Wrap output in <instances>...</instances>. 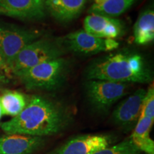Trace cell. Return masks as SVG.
Instances as JSON below:
<instances>
[{
    "label": "cell",
    "mask_w": 154,
    "mask_h": 154,
    "mask_svg": "<svg viewBox=\"0 0 154 154\" xmlns=\"http://www.w3.org/2000/svg\"><path fill=\"white\" fill-rule=\"evenodd\" d=\"M39 36L36 31L16 26H0V54L6 68L9 66L19 51Z\"/></svg>",
    "instance_id": "6"
},
{
    "label": "cell",
    "mask_w": 154,
    "mask_h": 154,
    "mask_svg": "<svg viewBox=\"0 0 154 154\" xmlns=\"http://www.w3.org/2000/svg\"><path fill=\"white\" fill-rule=\"evenodd\" d=\"M68 113L59 103L39 96H33L22 112L0 127L5 134L43 136L57 134L69 124Z\"/></svg>",
    "instance_id": "1"
},
{
    "label": "cell",
    "mask_w": 154,
    "mask_h": 154,
    "mask_svg": "<svg viewBox=\"0 0 154 154\" xmlns=\"http://www.w3.org/2000/svg\"><path fill=\"white\" fill-rule=\"evenodd\" d=\"M111 143L112 139L105 135H83L69 140L50 154H93Z\"/></svg>",
    "instance_id": "10"
},
{
    "label": "cell",
    "mask_w": 154,
    "mask_h": 154,
    "mask_svg": "<svg viewBox=\"0 0 154 154\" xmlns=\"http://www.w3.org/2000/svg\"><path fill=\"white\" fill-rule=\"evenodd\" d=\"M63 47L71 51L84 54H94L111 51L119 47V44L113 38H102L88 34L84 30H79L69 34L61 42Z\"/></svg>",
    "instance_id": "7"
},
{
    "label": "cell",
    "mask_w": 154,
    "mask_h": 154,
    "mask_svg": "<svg viewBox=\"0 0 154 154\" xmlns=\"http://www.w3.org/2000/svg\"><path fill=\"white\" fill-rule=\"evenodd\" d=\"M84 31L91 35L102 38H114L122 34L124 26L119 19L91 14L84 22Z\"/></svg>",
    "instance_id": "12"
},
{
    "label": "cell",
    "mask_w": 154,
    "mask_h": 154,
    "mask_svg": "<svg viewBox=\"0 0 154 154\" xmlns=\"http://www.w3.org/2000/svg\"><path fill=\"white\" fill-rule=\"evenodd\" d=\"M140 117H147L154 119V89L153 85L151 86L143 99Z\"/></svg>",
    "instance_id": "19"
},
{
    "label": "cell",
    "mask_w": 154,
    "mask_h": 154,
    "mask_svg": "<svg viewBox=\"0 0 154 154\" xmlns=\"http://www.w3.org/2000/svg\"><path fill=\"white\" fill-rule=\"evenodd\" d=\"M88 80L119 83H150L151 69L137 53L122 51L109 54L91 63L86 71Z\"/></svg>",
    "instance_id": "2"
},
{
    "label": "cell",
    "mask_w": 154,
    "mask_h": 154,
    "mask_svg": "<svg viewBox=\"0 0 154 154\" xmlns=\"http://www.w3.org/2000/svg\"><path fill=\"white\" fill-rule=\"evenodd\" d=\"M141 153L132 140L128 138L114 146H109L99 150L93 154H141Z\"/></svg>",
    "instance_id": "18"
},
{
    "label": "cell",
    "mask_w": 154,
    "mask_h": 154,
    "mask_svg": "<svg viewBox=\"0 0 154 154\" xmlns=\"http://www.w3.org/2000/svg\"><path fill=\"white\" fill-rule=\"evenodd\" d=\"M43 137L19 134L0 136V154H32L43 147Z\"/></svg>",
    "instance_id": "11"
},
{
    "label": "cell",
    "mask_w": 154,
    "mask_h": 154,
    "mask_svg": "<svg viewBox=\"0 0 154 154\" xmlns=\"http://www.w3.org/2000/svg\"><path fill=\"white\" fill-rule=\"evenodd\" d=\"M135 1L136 0H107L100 5L94 4L88 12L113 18L124 13Z\"/></svg>",
    "instance_id": "17"
},
{
    "label": "cell",
    "mask_w": 154,
    "mask_h": 154,
    "mask_svg": "<svg viewBox=\"0 0 154 154\" xmlns=\"http://www.w3.org/2000/svg\"><path fill=\"white\" fill-rule=\"evenodd\" d=\"M146 94V90L140 88L119 103L112 114L113 121L117 126L127 131L136 126L140 118Z\"/></svg>",
    "instance_id": "8"
},
{
    "label": "cell",
    "mask_w": 154,
    "mask_h": 154,
    "mask_svg": "<svg viewBox=\"0 0 154 154\" xmlns=\"http://www.w3.org/2000/svg\"><path fill=\"white\" fill-rule=\"evenodd\" d=\"M3 116V113H2V107H1V104H0V125H1V119H2V117Z\"/></svg>",
    "instance_id": "22"
},
{
    "label": "cell",
    "mask_w": 154,
    "mask_h": 154,
    "mask_svg": "<svg viewBox=\"0 0 154 154\" xmlns=\"http://www.w3.org/2000/svg\"><path fill=\"white\" fill-rule=\"evenodd\" d=\"M26 103L25 96L19 91L7 90L0 95V104L3 115L17 116L24 110Z\"/></svg>",
    "instance_id": "16"
},
{
    "label": "cell",
    "mask_w": 154,
    "mask_h": 154,
    "mask_svg": "<svg viewBox=\"0 0 154 154\" xmlns=\"http://www.w3.org/2000/svg\"><path fill=\"white\" fill-rule=\"evenodd\" d=\"M154 119L140 117L133 131L130 139L141 152L154 154V141L150 137Z\"/></svg>",
    "instance_id": "14"
},
{
    "label": "cell",
    "mask_w": 154,
    "mask_h": 154,
    "mask_svg": "<svg viewBox=\"0 0 154 154\" xmlns=\"http://www.w3.org/2000/svg\"><path fill=\"white\" fill-rule=\"evenodd\" d=\"M135 42L139 45L151 43L154 39V11L150 8L140 13L134 25Z\"/></svg>",
    "instance_id": "15"
},
{
    "label": "cell",
    "mask_w": 154,
    "mask_h": 154,
    "mask_svg": "<svg viewBox=\"0 0 154 154\" xmlns=\"http://www.w3.org/2000/svg\"><path fill=\"white\" fill-rule=\"evenodd\" d=\"M64 48L61 42L48 38H37L19 51L9 66L18 76L29 69L61 57Z\"/></svg>",
    "instance_id": "4"
},
{
    "label": "cell",
    "mask_w": 154,
    "mask_h": 154,
    "mask_svg": "<svg viewBox=\"0 0 154 154\" xmlns=\"http://www.w3.org/2000/svg\"><path fill=\"white\" fill-rule=\"evenodd\" d=\"M87 0H45V7L61 22H70L81 14Z\"/></svg>",
    "instance_id": "13"
},
{
    "label": "cell",
    "mask_w": 154,
    "mask_h": 154,
    "mask_svg": "<svg viewBox=\"0 0 154 154\" xmlns=\"http://www.w3.org/2000/svg\"><path fill=\"white\" fill-rule=\"evenodd\" d=\"M128 86L125 83L104 80H88L86 94L90 104L100 112H106L126 94Z\"/></svg>",
    "instance_id": "5"
},
{
    "label": "cell",
    "mask_w": 154,
    "mask_h": 154,
    "mask_svg": "<svg viewBox=\"0 0 154 154\" xmlns=\"http://www.w3.org/2000/svg\"><path fill=\"white\" fill-rule=\"evenodd\" d=\"M69 69L68 61L60 57L29 69L17 76L29 89L51 91L63 84Z\"/></svg>",
    "instance_id": "3"
},
{
    "label": "cell",
    "mask_w": 154,
    "mask_h": 154,
    "mask_svg": "<svg viewBox=\"0 0 154 154\" xmlns=\"http://www.w3.org/2000/svg\"><path fill=\"white\" fill-rule=\"evenodd\" d=\"M0 67H6L5 61H4L3 58L2 57L1 54H0Z\"/></svg>",
    "instance_id": "20"
},
{
    "label": "cell",
    "mask_w": 154,
    "mask_h": 154,
    "mask_svg": "<svg viewBox=\"0 0 154 154\" xmlns=\"http://www.w3.org/2000/svg\"><path fill=\"white\" fill-rule=\"evenodd\" d=\"M45 11V0H0V13L14 18L38 20Z\"/></svg>",
    "instance_id": "9"
},
{
    "label": "cell",
    "mask_w": 154,
    "mask_h": 154,
    "mask_svg": "<svg viewBox=\"0 0 154 154\" xmlns=\"http://www.w3.org/2000/svg\"><path fill=\"white\" fill-rule=\"evenodd\" d=\"M107 1V0H94L95 5H100V4L104 2Z\"/></svg>",
    "instance_id": "21"
}]
</instances>
